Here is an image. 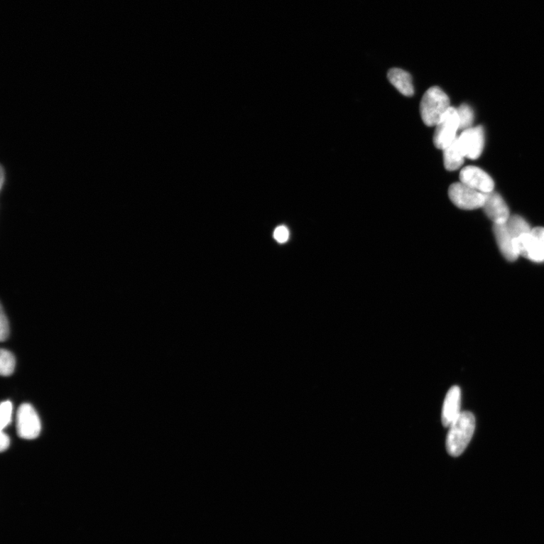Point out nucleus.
Masks as SVG:
<instances>
[{"instance_id": "2eb2a0df", "label": "nucleus", "mask_w": 544, "mask_h": 544, "mask_svg": "<svg viewBox=\"0 0 544 544\" xmlns=\"http://www.w3.org/2000/svg\"><path fill=\"white\" fill-rule=\"evenodd\" d=\"M16 361L13 353L6 349H2L0 352V373L4 376H9L13 374L16 369Z\"/></svg>"}, {"instance_id": "39448f33", "label": "nucleus", "mask_w": 544, "mask_h": 544, "mask_svg": "<svg viewBox=\"0 0 544 544\" xmlns=\"http://www.w3.org/2000/svg\"><path fill=\"white\" fill-rule=\"evenodd\" d=\"M448 195L456 207L466 210L482 208L486 200L484 194L461 182L454 183L449 187Z\"/></svg>"}, {"instance_id": "9d476101", "label": "nucleus", "mask_w": 544, "mask_h": 544, "mask_svg": "<svg viewBox=\"0 0 544 544\" xmlns=\"http://www.w3.org/2000/svg\"><path fill=\"white\" fill-rule=\"evenodd\" d=\"M461 406V390L457 386H452L446 394L442 413V422L447 428L458 418Z\"/></svg>"}, {"instance_id": "6ab92c4d", "label": "nucleus", "mask_w": 544, "mask_h": 544, "mask_svg": "<svg viewBox=\"0 0 544 544\" xmlns=\"http://www.w3.org/2000/svg\"><path fill=\"white\" fill-rule=\"evenodd\" d=\"M289 230L286 227L281 226L274 232V238L279 243H285L289 239Z\"/></svg>"}, {"instance_id": "f03ea898", "label": "nucleus", "mask_w": 544, "mask_h": 544, "mask_svg": "<svg viewBox=\"0 0 544 544\" xmlns=\"http://www.w3.org/2000/svg\"><path fill=\"white\" fill-rule=\"evenodd\" d=\"M450 108L447 94L440 87H433L425 92L420 102L422 120L428 126H435Z\"/></svg>"}, {"instance_id": "4468645a", "label": "nucleus", "mask_w": 544, "mask_h": 544, "mask_svg": "<svg viewBox=\"0 0 544 544\" xmlns=\"http://www.w3.org/2000/svg\"><path fill=\"white\" fill-rule=\"evenodd\" d=\"M506 226L515 240L520 236L529 233L532 229L525 219L517 215L511 216L506 222Z\"/></svg>"}, {"instance_id": "f8f14e48", "label": "nucleus", "mask_w": 544, "mask_h": 544, "mask_svg": "<svg viewBox=\"0 0 544 544\" xmlns=\"http://www.w3.org/2000/svg\"><path fill=\"white\" fill-rule=\"evenodd\" d=\"M388 79L390 82L406 97H410L415 94L412 84V77L406 70L392 68L388 70Z\"/></svg>"}, {"instance_id": "1a4fd4ad", "label": "nucleus", "mask_w": 544, "mask_h": 544, "mask_svg": "<svg viewBox=\"0 0 544 544\" xmlns=\"http://www.w3.org/2000/svg\"><path fill=\"white\" fill-rule=\"evenodd\" d=\"M486 200L482 207L484 214L494 222V224H502L507 222L511 217L510 210L503 197L494 191L484 194Z\"/></svg>"}, {"instance_id": "dca6fc26", "label": "nucleus", "mask_w": 544, "mask_h": 544, "mask_svg": "<svg viewBox=\"0 0 544 544\" xmlns=\"http://www.w3.org/2000/svg\"><path fill=\"white\" fill-rule=\"evenodd\" d=\"M459 119V129L465 130L472 127L474 121V113L467 104H463L457 109Z\"/></svg>"}, {"instance_id": "423d86ee", "label": "nucleus", "mask_w": 544, "mask_h": 544, "mask_svg": "<svg viewBox=\"0 0 544 544\" xmlns=\"http://www.w3.org/2000/svg\"><path fill=\"white\" fill-rule=\"evenodd\" d=\"M17 433L23 440L37 439L41 432V422L36 410L30 404H22L16 417Z\"/></svg>"}, {"instance_id": "0eeeda50", "label": "nucleus", "mask_w": 544, "mask_h": 544, "mask_svg": "<svg viewBox=\"0 0 544 544\" xmlns=\"http://www.w3.org/2000/svg\"><path fill=\"white\" fill-rule=\"evenodd\" d=\"M458 143L465 158L471 160L478 159L482 155L484 145L483 127L479 126L464 130L458 136Z\"/></svg>"}, {"instance_id": "9b49d317", "label": "nucleus", "mask_w": 544, "mask_h": 544, "mask_svg": "<svg viewBox=\"0 0 544 544\" xmlns=\"http://www.w3.org/2000/svg\"><path fill=\"white\" fill-rule=\"evenodd\" d=\"M493 232L496 244L499 247L500 251L507 261L514 262L518 258L516 249L514 241L510 232H508L506 222L502 224H494Z\"/></svg>"}, {"instance_id": "6e6552de", "label": "nucleus", "mask_w": 544, "mask_h": 544, "mask_svg": "<svg viewBox=\"0 0 544 544\" xmlns=\"http://www.w3.org/2000/svg\"><path fill=\"white\" fill-rule=\"evenodd\" d=\"M459 180L467 186L483 194L494 191V183L491 177L483 170L469 165L461 170Z\"/></svg>"}, {"instance_id": "20e7f679", "label": "nucleus", "mask_w": 544, "mask_h": 544, "mask_svg": "<svg viewBox=\"0 0 544 544\" xmlns=\"http://www.w3.org/2000/svg\"><path fill=\"white\" fill-rule=\"evenodd\" d=\"M459 129L457 109H449L435 126L433 143L437 149L444 150L456 139Z\"/></svg>"}, {"instance_id": "ddd939ff", "label": "nucleus", "mask_w": 544, "mask_h": 544, "mask_svg": "<svg viewBox=\"0 0 544 544\" xmlns=\"http://www.w3.org/2000/svg\"><path fill=\"white\" fill-rule=\"evenodd\" d=\"M443 157L445 168L448 171L457 170L464 164L466 158L459 147L458 136L450 146L443 150Z\"/></svg>"}, {"instance_id": "f257e3e1", "label": "nucleus", "mask_w": 544, "mask_h": 544, "mask_svg": "<svg viewBox=\"0 0 544 544\" xmlns=\"http://www.w3.org/2000/svg\"><path fill=\"white\" fill-rule=\"evenodd\" d=\"M446 449L449 455L457 457L469 444L476 429V418L469 411L461 412L458 418L448 428Z\"/></svg>"}, {"instance_id": "a211bd4d", "label": "nucleus", "mask_w": 544, "mask_h": 544, "mask_svg": "<svg viewBox=\"0 0 544 544\" xmlns=\"http://www.w3.org/2000/svg\"><path fill=\"white\" fill-rule=\"evenodd\" d=\"M10 334V325L7 315L4 311V307L1 305V315H0V339L2 342L6 341Z\"/></svg>"}, {"instance_id": "7ed1b4c3", "label": "nucleus", "mask_w": 544, "mask_h": 544, "mask_svg": "<svg viewBox=\"0 0 544 544\" xmlns=\"http://www.w3.org/2000/svg\"><path fill=\"white\" fill-rule=\"evenodd\" d=\"M514 245L518 256L535 263L544 262V228L532 229L529 233L516 239Z\"/></svg>"}, {"instance_id": "f3484780", "label": "nucleus", "mask_w": 544, "mask_h": 544, "mask_svg": "<svg viewBox=\"0 0 544 544\" xmlns=\"http://www.w3.org/2000/svg\"><path fill=\"white\" fill-rule=\"evenodd\" d=\"M13 411V406L10 401L2 402L1 406H0V425H1V430L6 428L11 423Z\"/></svg>"}, {"instance_id": "aec40b11", "label": "nucleus", "mask_w": 544, "mask_h": 544, "mask_svg": "<svg viewBox=\"0 0 544 544\" xmlns=\"http://www.w3.org/2000/svg\"><path fill=\"white\" fill-rule=\"evenodd\" d=\"M9 445L10 439L9 435L5 433L4 430H1V434H0V451H1V452H4L7 450Z\"/></svg>"}]
</instances>
